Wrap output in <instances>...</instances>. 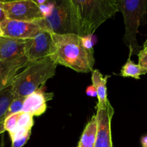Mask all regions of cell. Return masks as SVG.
<instances>
[{
	"mask_svg": "<svg viewBox=\"0 0 147 147\" xmlns=\"http://www.w3.org/2000/svg\"><path fill=\"white\" fill-rule=\"evenodd\" d=\"M97 131L94 147H112L111 121L113 117V107L110 101L104 107H96Z\"/></svg>",
	"mask_w": 147,
	"mask_h": 147,
	"instance_id": "obj_9",
	"label": "cell"
},
{
	"mask_svg": "<svg viewBox=\"0 0 147 147\" xmlns=\"http://www.w3.org/2000/svg\"><path fill=\"white\" fill-rule=\"evenodd\" d=\"M138 65L147 70V51L142 50L138 53Z\"/></svg>",
	"mask_w": 147,
	"mask_h": 147,
	"instance_id": "obj_22",
	"label": "cell"
},
{
	"mask_svg": "<svg viewBox=\"0 0 147 147\" xmlns=\"http://www.w3.org/2000/svg\"><path fill=\"white\" fill-rule=\"evenodd\" d=\"M24 98H25V97L14 98L12 103H10V107H9L8 111L7 113V117L10 115L22 112Z\"/></svg>",
	"mask_w": 147,
	"mask_h": 147,
	"instance_id": "obj_19",
	"label": "cell"
},
{
	"mask_svg": "<svg viewBox=\"0 0 147 147\" xmlns=\"http://www.w3.org/2000/svg\"><path fill=\"white\" fill-rule=\"evenodd\" d=\"M118 9L122 14L125 24L123 42L131 49L133 54H137L140 47L137 42L138 27L145 21L147 0H118Z\"/></svg>",
	"mask_w": 147,
	"mask_h": 147,
	"instance_id": "obj_5",
	"label": "cell"
},
{
	"mask_svg": "<svg viewBox=\"0 0 147 147\" xmlns=\"http://www.w3.org/2000/svg\"><path fill=\"white\" fill-rule=\"evenodd\" d=\"M143 50H145V51H147V39L144 44V49H143Z\"/></svg>",
	"mask_w": 147,
	"mask_h": 147,
	"instance_id": "obj_26",
	"label": "cell"
},
{
	"mask_svg": "<svg viewBox=\"0 0 147 147\" xmlns=\"http://www.w3.org/2000/svg\"><path fill=\"white\" fill-rule=\"evenodd\" d=\"M44 16L45 24L56 34H76V17L72 0H34Z\"/></svg>",
	"mask_w": 147,
	"mask_h": 147,
	"instance_id": "obj_4",
	"label": "cell"
},
{
	"mask_svg": "<svg viewBox=\"0 0 147 147\" xmlns=\"http://www.w3.org/2000/svg\"><path fill=\"white\" fill-rule=\"evenodd\" d=\"M16 1V0H0V2H7V1Z\"/></svg>",
	"mask_w": 147,
	"mask_h": 147,
	"instance_id": "obj_27",
	"label": "cell"
},
{
	"mask_svg": "<svg viewBox=\"0 0 147 147\" xmlns=\"http://www.w3.org/2000/svg\"><path fill=\"white\" fill-rule=\"evenodd\" d=\"M58 64L51 56L29 62L14 77L12 86L14 98L26 97L38 90L56 74Z\"/></svg>",
	"mask_w": 147,
	"mask_h": 147,
	"instance_id": "obj_3",
	"label": "cell"
},
{
	"mask_svg": "<svg viewBox=\"0 0 147 147\" xmlns=\"http://www.w3.org/2000/svg\"><path fill=\"white\" fill-rule=\"evenodd\" d=\"M76 17V34L93 35L98 27L118 11V0H72Z\"/></svg>",
	"mask_w": 147,
	"mask_h": 147,
	"instance_id": "obj_2",
	"label": "cell"
},
{
	"mask_svg": "<svg viewBox=\"0 0 147 147\" xmlns=\"http://www.w3.org/2000/svg\"><path fill=\"white\" fill-rule=\"evenodd\" d=\"M31 135V130H19L10 134L12 140L11 147H22Z\"/></svg>",
	"mask_w": 147,
	"mask_h": 147,
	"instance_id": "obj_17",
	"label": "cell"
},
{
	"mask_svg": "<svg viewBox=\"0 0 147 147\" xmlns=\"http://www.w3.org/2000/svg\"><path fill=\"white\" fill-rule=\"evenodd\" d=\"M7 19L24 22H37L44 20L39 5L34 0H16L0 2Z\"/></svg>",
	"mask_w": 147,
	"mask_h": 147,
	"instance_id": "obj_6",
	"label": "cell"
},
{
	"mask_svg": "<svg viewBox=\"0 0 147 147\" xmlns=\"http://www.w3.org/2000/svg\"><path fill=\"white\" fill-rule=\"evenodd\" d=\"M53 93H48L44 91V85L38 90L26 96L22 112H25L33 116H41L47 109V101L51 100Z\"/></svg>",
	"mask_w": 147,
	"mask_h": 147,
	"instance_id": "obj_10",
	"label": "cell"
},
{
	"mask_svg": "<svg viewBox=\"0 0 147 147\" xmlns=\"http://www.w3.org/2000/svg\"><path fill=\"white\" fill-rule=\"evenodd\" d=\"M86 93L87 96H91V97H97V93L96 89L94 87L93 85L89 86V87L86 88Z\"/></svg>",
	"mask_w": 147,
	"mask_h": 147,
	"instance_id": "obj_23",
	"label": "cell"
},
{
	"mask_svg": "<svg viewBox=\"0 0 147 147\" xmlns=\"http://www.w3.org/2000/svg\"><path fill=\"white\" fill-rule=\"evenodd\" d=\"M110 76H108L104 77L99 70H92V85L95 88L97 93L98 103L96 107H104L109 101L107 95V82Z\"/></svg>",
	"mask_w": 147,
	"mask_h": 147,
	"instance_id": "obj_13",
	"label": "cell"
},
{
	"mask_svg": "<svg viewBox=\"0 0 147 147\" xmlns=\"http://www.w3.org/2000/svg\"><path fill=\"white\" fill-rule=\"evenodd\" d=\"M12 86V84L3 90H0V134L5 131L4 129V121L7 118L10 103L14 99Z\"/></svg>",
	"mask_w": 147,
	"mask_h": 147,
	"instance_id": "obj_15",
	"label": "cell"
},
{
	"mask_svg": "<svg viewBox=\"0 0 147 147\" xmlns=\"http://www.w3.org/2000/svg\"><path fill=\"white\" fill-rule=\"evenodd\" d=\"M20 113H14V114L10 115L6 118L5 121H4V129L5 131H8L9 134L11 132L14 131V129H16L17 126V120H18L19 115Z\"/></svg>",
	"mask_w": 147,
	"mask_h": 147,
	"instance_id": "obj_20",
	"label": "cell"
},
{
	"mask_svg": "<svg viewBox=\"0 0 147 147\" xmlns=\"http://www.w3.org/2000/svg\"><path fill=\"white\" fill-rule=\"evenodd\" d=\"M33 124H34V121H33V116L31 114L25 112H20L16 129L11 133L19 130H31Z\"/></svg>",
	"mask_w": 147,
	"mask_h": 147,
	"instance_id": "obj_18",
	"label": "cell"
},
{
	"mask_svg": "<svg viewBox=\"0 0 147 147\" xmlns=\"http://www.w3.org/2000/svg\"><path fill=\"white\" fill-rule=\"evenodd\" d=\"M82 45L84 47L88 50L90 51H94L93 49V40H92V35H87L84 37H82Z\"/></svg>",
	"mask_w": 147,
	"mask_h": 147,
	"instance_id": "obj_21",
	"label": "cell"
},
{
	"mask_svg": "<svg viewBox=\"0 0 147 147\" xmlns=\"http://www.w3.org/2000/svg\"><path fill=\"white\" fill-rule=\"evenodd\" d=\"M27 40L0 37V61L25 57Z\"/></svg>",
	"mask_w": 147,
	"mask_h": 147,
	"instance_id": "obj_11",
	"label": "cell"
},
{
	"mask_svg": "<svg viewBox=\"0 0 147 147\" xmlns=\"http://www.w3.org/2000/svg\"><path fill=\"white\" fill-rule=\"evenodd\" d=\"M129 56L125 64L122 66L120 71V76L122 77H131L136 80H139L140 76L142 75H146L147 73V70L143 68L138 64H135L131 60V55L133 54V51L131 49H129Z\"/></svg>",
	"mask_w": 147,
	"mask_h": 147,
	"instance_id": "obj_16",
	"label": "cell"
},
{
	"mask_svg": "<svg viewBox=\"0 0 147 147\" xmlns=\"http://www.w3.org/2000/svg\"><path fill=\"white\" fill-rule=\"evenodd\" d=\"M54 43L53 32L45 30L40 32L33 39L27 40L25 57L29 62L35 61L53 55Z\"/></svg>",
	"mask_w": 147,
	"mask_h": 147,
	"instance_id": "obj_8",
	"label": "cell"
},
{
	"mask_svg": "<svg viewBox=\"0 0 147 147\" xmlns=\"http://www.w3.org/2000/svg\"><path fill=\"white\" fill-rule=\"evenodd\" d=\"M3 37L29 40L35 37L40 32L47 30L43 20L37 22H24L5 19L0 23Z\"/></svg>",
	"mask_w": 147,
	"mask_h": 147,
	"instance_id": "obj_7",
	"label": "cell"
},
{
	"mask_svg": "<svg viewBox=\"0 0 147 147\" xmlns=\"http://www.w3.org/2000/svg\"><path fill=\"white\" fill-rule=\"evenodd\" d=\"M54 50L52 58L58 65L67 67L79 73H89L95 65L94 51L85 48L82 37L74 33L53 32Z\"/></svg>",
	"mask_w": 147,
	"mask_h": 147,
	"instance_id": "obj_1",
	"label": "cell"
},
{
	"mask_svg": "<svg viewBox=\"0 0 147 147\" xmlns=\"http://www.w3.org/2000/svg\"><path fill=\"white\" fill-rule=\"evenodd\" d=\"M97 131V119L95 114L86 123L77 147H94Z\"/></svg>",
	"mask_w": 147,
	"mask_h": 147,
	"instance_id": "obj_14",
	"label": "cell"
},
{
	"mask_svg": "<svg viewBox=\"0 0 147 147\" xmlns=\"http://www.w3.org/2000/svg\"><path fill=\"white\" fill-rule=\"evenodd\" d=\"M27 63L28 60L26 57L0 61V90L10 86L20 70L24 68Z\"/></svg>",
	"mask_w": 147,
	"mask_h": 147,
	"instance_id": "obj_12",
	"label": "cell"
},
{
	"mask_svg": "<svg viewBox=\"0 0 147 147\" xmlns=\"http://www.w3.org/2000/svg\"><path fill=\"white\" fill-rule=\"evenodd\" d=\"M5 19H7L5 14H4V11H3L2 9L0 7V23H1V22L4 21Z\"/></svg>",
	"mask_w": 147,
	"mask_h": 147,
	"instance_id": "obj_25",
	"label": "cell"
},
{
	"mask_svg": "<svg viewBox=\"0 0 147 147\" xmlns=\"http://www.w3.org/2000/svg\"><path fill=\"white\" fill-rule=\"evenodd\" d=\"M0 37H3V32L1 30V27H0Z\"/></svg>",
	"mask_w": 147,
	"mask_h": 147,
	"instance_id": "obj_28",
	"label": "cell"
},
{
	"mask_svg": "<svg viewBox=\"0 0 147 147\" xmlns=\"http://www.w3.org/2000/svg\"><path fill=\"white\" fill-rule=\"evenodd\" d=\"M141 143L142 147H147V135L141 138Z\"/></svg>",
	"mask_w": 147,
	"mask_h": 147,
	"instance_id": "obj_24",
	"label": "cell"
}]
</instances>
